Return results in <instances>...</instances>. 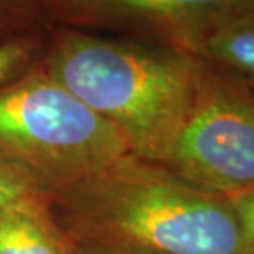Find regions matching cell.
<instances>
[{
  "label": "cell",
  "mask_w": 254,
  "mask_h": 254,
  "mask_svg": "<svg viewBox=\"0 0 254 254\" xmlns=\"http://www.w3.org/2000/svg\"><path fill=\"white\" fill-rule=\"evenodd\" d=\"M36 41L31 38H12L0 43V89L31 71Z\"/></svg>",
  "instance_id": "obj_9"
},
{
  "label": "cell",
  "mask_w": 254,
  "mask_h": 254,
  "mask_svg": "<svg viewBox=\"0 0 254 254\" xmlns=\"http://www.w3.org/2000/svg\"><path fill=\"white\" fill-rule=\"evenodd\" d=\"M63 3L77 17L134 26L192 56L205 35L254 8V0H63Z\"/></svg>",
  "instance_id": "obj_5"
},
{
  "label": "cell",
  "mask_w": 254,
  "mask_h": 254,
  "mask_svg": "<svg viewBox=\"0 0 254 254\" xmlns=\"http://www.w3.org/2000/svg\"><path fill=\"white\" fill-rule=\"evenodd\" d=\"M41 2H51V0H41Z\"/></svg>",
  "instance_id": "obj_13"
},
{
  "label": "cell",
  "mask_w": 254,
  "mask_h": 254,
  "mask_svg": "<svg viewBox=\"0 0 254 254\" xmlns=\"http://www.w3.org/2000/svg\"><path fill=\"white\" fill-rule=\"evenodd\" d=\"M63 233L151 254H248L230 198L128 154L48 195Z\"/></svg>",
  "instance_id": "obj_1"
},
{
  "label": "cell",
  "mask_w": 254,
  "mask_h": 254,
  "mask_svg": "<svg viewBox=\"0 0 254 254\" xmlns=\"http://www.w3.org/2000/svg\"><path fill=\"white\" fill-rule=\"evenodd\" d=\"M72 246H74V254H151L136 250H127V248L92 245V243H75Z\"/></svg>",
  "instance_id": "obj_11"
},
{
  "label": "cell",
  "mask_w": 254,
  "mask_h": 254,
  "mask_svg": "<svg viewBox=\"0 0 254 254\" xmlns=\"http://www.w3.org/2000/svg\"><path fill=\"white\" fill-rule=\"evenodd\" d=\"M128 154L122 134L43 67L0 89V159L46 197Z\"/></svg>",
  "instance_id": "obj_3"
},
{
  "label": "cell",
  "mask_w": 254,
  "mask_h": 254,
  "mask_svg": "<svg viewBox=\"0 0 254 254\" xmlns=\"http://www.w3.org/2000/svg\"><path fill=\"white\" fill-rule=\"evenodd\" d=\"M0 254H74L50 210L0 207Z\"/></svg>",
  "instance_id": "obj_7"
},
{
  "label": "cell",
  "mask_w": 254,
  "mask_h": 254,
  "mask_svg": "<svg viewBox=\"0 0 254 254\" xmlns=\"http://www.w3.org/2000/svg\"><path fill=\"white\" fill-rule=\"evenodd\" d=\"M228 198L240 221L248 254H254V189L235 193Z\"/></svg>",
  "instance_id": "obj_10"
},
{
  "label": "cell",
  "mask_w": 254,
  "mask_h": 254,
  "mask_svg": "<svg viewBox=\"0 0 254 254\" xmlns=\"http://www.w3.org/2000/svg\"><path fill=\"white\" fill-rule=\"evenodd\" d=\"M0 207L50 210L48 197L0 159Z\"/></svg>",
  "instance_id": "obj_8"
},
{
  "label": "cell",
  "mask_w": 254,
  "mask_h": 254,
  "mask_svg": "<svg viewBox=\"0 0 254 254\" xmlns=\"http://www.w3.org/2000/svg\"><path fill=\"white\" fill-rule=\"evenodd\" d=\"M43 69L109 122L133 156L164 164L195 99L200 59L163 43L61 30Z\"/></svg>",
  "instance_id": "obj_2"
},
{
  "label": "cell",
  "mask_w": 254,
  "mask_h": 254,
  "mask_svg": "<svg viewBox=\"0 0 254 254\" xmlns=\"http://www.w3.org/2000/svg\"><path fill=\"white\" fill-rule=\"evenodd\" d=\"M163 166L225 197L254 189V90L200 61L190 113Z\"/></svg>",
  "instance_id": "obj_4"
},
{
  "label": "cell",
  "mask_w": 254,
  "mask_h": 254,
  "mask_svg": "<svg viewBox=\"0 0 254 254\" xmlns=\"http://www.w3.org/2000/svg\"><path fill=\"white\" fill-rule=\"evenodd\" d=\"M30 2H38V0H0V12H3V10L25 8Z\"/></svg>",
  "instance_id": "obj_12"
},
{
  "label": "cell",
  "mask_w": 254,
  "mask_h": 254,
  "mask_svg": "<svg viewBox=\"0 0 254 254\" xmlns=\"http://www.w3.org/2000/svg\"><path fill=\"white\" fill-rule=\"evenodd\" d=\"M193 56L254 90V8L223 21L205 35Z\"/></svg>",
  "instance_id": "obj_6"
}]
</instances>
